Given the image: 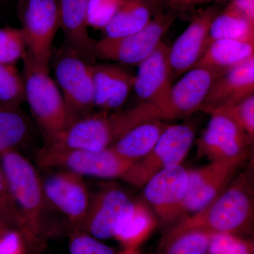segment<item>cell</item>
<instances>
[{
  "label": "cell",
  "mask_w": 254,
  "mask_h": 254,
  "mask_svg": "<svg viewBox=\"0 0 254 254\" xmlns=\"http://www.w3.org/2000/svg\"><path fill=\"white\" fill-rule=\"evenodd\" d=\"M22 60L25 98L40 129L45 137L64 129L71 120L49 67L35 63L27 53Z\"/></svg>",
  "instance_id": "cell-4"
},
{
  "label": "cell",
  "mask_w": 254,
  "mask_h": 254,
  "mask_svg": "<svg viewBox=\"0 0 254 254\" xmlns=\"http://www.w3.org/2000/svg\"><path fill=\"white\" fill-rule=\"evenodd\" d=\"M27 53L21 28H0V63L14 65Z\"/></svg>",
  "instance_id": "cell-29"
},
{
  "label": "cell",
  "mask_w": 254,
  "mask_h": 254,
  "mask_svg": "<svg viewBox=\"0 0 254 254\" xmlns=\"http://www.w3.org/2000/svg\"><path fill=\"white\" fill-rule=\"evenodd\" d=\"M152 119L145 105L138 103L125 111H99L73 122L64 129L45 137V148L99 151L113 146L125 133Z\"/></svg>",
  "instance_id": "cell-2"
},
{
  "label": "cell",
  "mask_w": 254,
  "mask_h": 254,
  "mask_svg": "<svg viewBox=\"0 0 254 254\" xmlns=\"http://www.w3.org/2000/svg\"><path fill=\"white\" fill-rule=\"evenodd\" d=\"M26 240L17 229L10 228L0 236V254H26Z\"/></svg>",
  "instance_id": "cell-35"
},
{
  "label": "cell",
  "mask_w": 254,
  "mask_h": 254,
  "mask_svg": "<svg viewBox=\"0 0 254 254\" xmlns=\"http://www.w3.org/2000/svg\"><path fill=\"white\" fill-rule=\"evenodd\" d=\"M0 163L26 225L27 247L42 245L46 234L43 182L33 165L16 150L1 153Z\"/></svg>",
  "instance_id": "cell-3"
},
{
  "label": "cell",
  "mask_w": 254,
  "mask_h": 254,
  "mask_svg": "<svg viewBox=\"0 0 254 254\" xmlns=\"http://www.w3.org/2000/svg\"><path fill=\"white\" fill-rule=\"evenodd\" d=\"M250 155L225 161L211 162L206 166L188 170L189 187L184 217L200 211L229 185Z\"/></svg>",
  "instance_id": "cell-13"
},
{
  "label": "cell",
  "mask_w": 254,
  "mask_h": 254,
  "mask_svg": "<svg viewBox=\"0 0 254 254\" xmlns=\"http://www.w3.org/2000/svg\"><path fill=\"white\" fill-rule=\"evenodd\" d=\"M252 58H254V42L217 40L209 45L195 66L230 69Z\"/></svg>",
  "instance_id": "cell-24"
},
{
  "label": "cell",
  "mask_w": 254,
  "mask_h": 254,
  "mask_svg": "<svg viewBox=\"0 0 254 254\" xmlns=\"http://www.w3.org/2000/svg\"><path fill=\"white\" fill-rule=\"evenodd\" d=\"M221 39L254 42V19L247 17L229 3L212 21L208 46L212 42Z\"/></svg>",
  "instance_id": "cell-25"
},
{
  "label": "cell",
  "mask_w": 254,
  "mask_h": 254,
  "mask_svg": "<svg viewBox=\"0 0 254 254\" xmlns=\"http://www.w3.org/2000/svg\"><path fill=\"white\" fill-rule=\"evenodd\" d=\"M60 28L65 44L76 50L88 62L94 61L95 41L88 28V0H58Z\"/></svg>",
  "instance_id": "cell-20"
},
{
  "label": "cell",
  "mask_w": 254,
  "mask_h": 254,
  "mask_svg": "<svg viewBox=\"0 0 254 254\" xmlns=\"http://www.w3.org/2000/svg\"><path fill=\"white\" fill-rule=\"evenodd\" d=\"M143 187L145 199L163 223L177 222L183 218L189 173L181 164L157 173Z\"/></svg>",
  "instance_id": "cell-12"
},
{
  "label": "cell",
  "mask_w": 254,
  "mask_h": 254,
  "mask_svg": "<svg viewBox=\"0 0 254 254\" xmlns=\"http://www.w3.org/2000/svg\"><path fill=\"white\" fill-rule=\"evenodd\" d=\"M95 108L113 112L121 108L133 90L135 75L121 64H93Z\"/></svg>",
  "instance_id": "cell-18"
},
{
  "label": "cell",
  "mask_w": 254,
  "mask_h": 254,
  "mask_svg": "<svg viewBox=\"0 0 254 254\" xmlns=\"http://www.w3.org/2000/svg\"><path fill=\"white\" fill-rule=\"evenodd\" d=\"M211 234L174 227L162 244L161 254H208Z\"/></svg>",
  "instance_id": "cell-27"
},
{
  "label": "cell",
  "mask_w": 254,
  "mask_h": 254,
  "mask_svg": "<svg viewBox=\"0 0 254 254\" xmlns=\"http://www.w3.org/2000/svg\"><path fill=\"white\" fill-rule=\"evenodd\" d=\"M230 4L247 17L254 19V0H230Z\"/></svg>",
  "instance_id": "cell-37"
},
{
  "label": "cell",
  "mask_w": 254,
  "mask_h": 254,
  "mask_svg": "<svg viewBox=\"0 0 254 254\" xmlns=\"http://www.w3.org/2000/svg\"><path fill=\"white\" fill-rule=\"evenodd\" d=\"M208 254H254V242L231 233H212Z\"/></svg>",
  "instance_id": "cell-30"
},
{
  "label": "cell",
  "mask_w": 254,
  "mask_h": 254,
  "mask_svg": "<svg viewBox=\"0 0 254 254\" xmlns=\"http://www.w3.org/2000/svg\"><path fill=\"white\" fill-rule=\"evenodd\" d=\"M18 11L28 55L35 63L49 67L60 28L58 0H20Z\"/></svg>",
  "instance_id": "cell-9"
},
{
  "label": "cell",
  "mask_w": 254,
  "mask_h": 254,
  "mask_svg": "<svg viewBox=\"0 0 254 254\" xmlns=\"http://www.w3.org/2000/svg\"><path fill=\"white\" fill-rule=\"evenodd\" d=\"M177 16L173 11H161L136 33L118 38L104 37L95 42V58L121 64H139L156 50Z\"/></svg>",
  "instance_id": "cell-7"
},
{
  "label": "cell",
  "mask_w": 254,
  "mask_h": 254,
  "mask_svg": "<svg viewBox=\"0 0 254 254\" xmlns=\"http://www.w3.org/2000/svg\"><path fill=\"white\" fill-rule=\"evenodd\" d=\"M225 0H159L162 7L177 15L184 11L195 9L200 5Z\"/></svg>",
  "instance_id": "cell-36"
},
{
  "label": "cell",
  "mask_w": 254,
  "mask_h": 254,
  "mask_svg": "<svg viewBox=\"0 0 254 254\" xmlns=\"http://www.w3.org/2000/svg\"><path fill=\"white\" fill-rule=\"evenodd\" d=\"M168 126L166 121L160 120L141 124L125 133L112 148L124 158L136 163L150 153Z\"/></svg>",
  "instance_id": "cell-23"
},
{
  "label": "cell",
  "mask_w": 254,
  "mask_h": 254,
  "mask_svg": "<svg viewBox=\"0 0 254 254\" xmlns=\"http://www.w3.org/2000/svg\"><path fill=\"white\" fill-rule=\"evenodd\" d=\"M195 130L190 125H170L149 153L136 162L122 178L133 187H142L162 170L180 165L194 142Z\"/></svg>",
  "instance_id": "cell-8"
},
{
  "label": "cell",
  "mask_w": 254,
  "mask_h": 254,
  "mask_svg": "<svg viewBox=\"0 0 254 254\" xmlns=\"http://www.w3.org/2000/svg\"><path fill=\"white\" fill-rule=\"evenodd\" d=\"M42 182L47 201L67 218L71 230H78L86 218L91 200L83 177L64 170Z\"/></svg>",
  "instance_id": "cell-15"
},
{
  "label": "cell",
  "mask_w": 254,
  "mask_h": 254,
  "mask_svg": "<svg viewBox=\"0 0 254 254\" xmlns=\"http://www.w3.org/2000/svg\"><path fill=\"white\" fill-rule=\"evenodd\" d=\"M12 227H14L8 221L7 219L5 218L4 215L0 212V236H1L4 232Z\"/></svg>",
  "instance_id": "cell-38"
},
{
  "label": "cell",
  "mask_w": 254,
  "mask_h": 254,
  "mask_svg": "<svg viewBox=\"0 0 254 254\" xmlns=\"http://www.w3.org/2000/svg\"><path fill=\"white\" fill-rule=\"evenodd\" d=\"M37 163L43 169L60 168L81 175L99 178H123L134 162L124 158L112 147L99 151L54 150L43 147Z\"/></svg>",
  "instance_id": "cell-6"
},
{
  "label": "cell",
  "mask_w": 254,
  "mask_h": 254,
  "mask_svg": "<svg viewBox=\"0 0 254 254\" xmlns=\"http://www.w3.org/2000/svg\"><path fill=\"white\" fill-rule=\"evenodd\" d=\"M120 254H140L138 250H125Z\"/></svg>",
  "instance_id": "cell-39"
},
{
  "label": "cell",
  "mask_w": 254,
  "mask_h": 254,
  "mask_svg": "<svg viewBox=\"0 0 254 254\" xmlns=\"http://www.w3.org/2000/svg\"><path fill=\"white\" fill-rule=\"evenodd\" d=\"M210 115L208 126L197 142L198 156L218 162L250 155L253 141L245 131L221 110Z\"/></svg>",
  "instance_id": "cell-11"
},
{
  "label": "cell",
  "mask_w": 254,
  "mask_h": 254,
  "mask_svg": "<svg viewBox=\"0 0 254 254\" xmlns=\"http://www.w3.org/2000/svg\"><path fill=\"white\" fill-rule=\"evenodd\" d=\"M228 70L202 66H195L185 73L183 77L172 86L170 120L189 118L200 110L214 83Z\"/></svg>",
  "instance_id": "cell-16"
},
{
  "label": "cell",
  "mask_w": 254,
  "mask_h": 254,
  "mask_svg": "<svg viewBox=\"0 0 254 254\" xmlns=\"http://www.w3.org/2000/svg\"><path fill=\"white\" fill-rule=\"evenodd\" d=\"M161 7L159 0H125L103 29L105 36L118 38L136 33L146 26Z\"/></svg>",
  "instance_id": "cell-21"
},
{
  "label": "cell",
  "mask_w": 254,
  "mask_h": 254,
  "mask_svg": "<svg viewBox=\"0 0 254 254\" xmlns=\"http://www.w3.org/2000/svg\"><path fill=\"white\" fill-rule=\"evenodd\" d=\"M30 124L20 106L0 103V154L16 150L30 134Z\"/></svg>",
  "instance_id": "cell-26"
},
{
  "label": "cell",
  "mask_w": 254,
  "mask_h": 254,
  "mask_svg": "<svg viewBox=\"0 0 254 254\" xmlns=\"http://www.w3.org/2000/svg\"><path fill=\"white\" fill-rule=\"evenodd\" d=\"M169 50L170 47L161 42L156 50L138 65L133 85L140 102L153 105L165 121L170 120V95L173 86Z\"/></svg>",
  "instance_id": "cell-10"
},
{
  "label": "cell",
  "mask_w": 254,
  "mask_h": 254,
  "mask_svg": "<svg viewBox=\"0 0 254 254\" xmlns=\"http://www.w3.org/2000/svg\"><path fill=\"white\" fill-rule=\"evenodd\" d=\"M25 100L22 74L14 65L0 63V103L20 106Z\"/></svg>",
  "instance_id": "cell-28"
},
{
  "label": "cell",
  "mask_w": 254,
  "mask_h": 254,
  "mask_svg": "<svg viewBox=\"0 0 254 254\" xmlns=\"http://www.w3.org/2000/svg\"><path fill=\"white\" fill-rule=\"evenodd\" d=\"M157 225L156 216L148 205L137 200L131 212L119 224L114 239L125 250H138L149 238Z\"/></svg>",
  "instance_id": "cell-22"
},
{
  "label": "cell",
  "mask_w": 254,
  "mask_h": 254,
  "mask_svg": "<svg viewBox=\"0 0 254 254\" xmlns=\"http://www.w3.org/2000/svg\"><path fill=\"white\" fill-rule=\"evenodd\" d=\"M134 203L120 187H105L91 198L86 218L76 230L100 240L114 238L119 224L131 212Z\"/></svg>",
  "instance_id": "cell-14"
},
{
  "label": "cell",
  "mask_w": 254,
  "mask_h": 254,
  "mask_svg": "<svg viewBox=\"0 0 254 254\" xmlns=\"http://www.w3.org/2000/svg\"><path fill=\"white\" fill-rule=\"evenodd\" d=\"M125 1V0H88V26L95 29H104Z\"/></svg>",
  "instance_id": "cell-33"
},
{
  "label": "cell",
  "mask_w": 254,
  "mask_h": 254,
  "mask_svg": "<svg viewBox=\"0 0 254 254\" xmlns=\"http://www.w3.org/2000/svg\"><path fill=\"white\" fill-rule=\"evenodd\" d=\"M254 92V58L229 69L214 83L200 110L210 114L245 99Z\"/></svg>",
  "instance_id": "cell-19"
},
{
  "label": "cell",
  "mask_w": 254,
  "mask_h": 254,
  "mask_svg": "<svg viewBox=\"0 0 254 254\" xmlns=\"http://www.w3.org/2000/svg\"><path fill=\"white\" fill-rule=\"evenodd\" d=\"M53 56L56 83L73 123L95 108L93 63L66 44Z\"/></svg>",
  "instance_id": "cell-5"
},
{
  "label": "cell",
  "mask_w": 254,
  "mask_h": 254,
  "mask_svg": "<svg viewBox=\"0 0 254 254\" xmlns=\"http://www.w3.org/2000/svg\"><path fill=\"white\" fill-rule=\"evenodd\" d=\"M216 110H221L227 114L254 142V94L251 95L237 103L225 105Z\"/></svg>",
  "instance_id": "cell-32"
},
{
  "label": "cell",
  "mask_w": 254,
  "mask_h": 254,
  "mask_svg": "<svg viewBox=\"0 0 254 254\" xmlns=\"http://www.w3.org/2000/svg\"><path fill=\"white\" fill-rule=\"evenodd\" d=\"M253 170L252 164L239 172L205 208L184 217L175 227L240 236L250 232L254 212Z\"/></svg>",
  "instance_id": "cell-1"
},
{
  "label": "cell",
  "mask_w": 254,
  "mask_h": 254,
  "mask_svg": "<svg viewBox=\"0 0 254 254\" xmlns=\"http://www.w3.org/2000/svg\"><path fill=\"white\" fill-rule=\"evenodd\" d=\"M68 249L70 254H115L113 249L101 240L81 230H71Z\"/></svg>",
  "instance_id": "cell-34"
},
{
  "label": "cell",
  "mask_w": 254,
  "mask_h": 254,
  "mask_svg": "<svg viewBox=\"0 0 254 254\" xmlns=\"http://www.w3.org/2000/svg\"><path fill=\"white\" fill-rule=\"evenodd\" d=\"M220 11L215 5L202 11L170 47L169 59L173 75L186 73L199 61L208 47L210 25Z\"/></svg>",
  "instance_id": "cell-17"
},
{
  "label": "cell",
  "mask_w": 254,
  "mask_h": 254,
  "mask_svg": "<svg viewBox=\"0 0 254 254\" xmlns=\"http://www.w3.org/2000/svg\"><path fill=\"white\" fill-rule=\"evenodd\" d=\"M0 212L14 228L21 232L27 243V232L22 216L20 213L14 198L10 190L9 185L1 163H0Z\"/></svg>",
  "instance_id": "cell-31"
}]
</instances>
